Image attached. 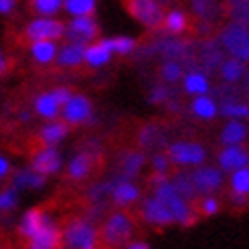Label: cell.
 I'll use <instances>...</instances> for the list:
<instances>
[{
    "label": "cell",
    "mask_w": 249,
    "mask_h": 249,
    "mask_svg": "<svg viewBox=\"0 0 249 249\" xmlns=\"http://www.w3.org/2000/svg\"><path fill=\"white\" fill-rule=\"evenodd\" d=\"M243 73H245V61L237 57H231L221 63V77L227 83H237L243 77Z\"/></svg>",
    "instance_id": "4316f807"
},
{
    "label": "cell",
    "mask_w": 249,
    "mask_h": 249,
    "mask_svg": "<svg viewBox=\"0 0 249 249\" xmlns=\"http://www.w3.org/2000/svg\"><path fill=\"white\" fill-rule=\"evenodd\" d=\"M168 158L172 164L178 166H198L205 162L207 150L198 142H174L168 146Z\"/></svg>",
    "instance_id": "8992f818"
},
{
    "label": "cell",
    "mask_w": 249,
    "mask_h": 249,
    "mask_svg": "<svg viewBox=\"0 0 249 249\" xmlns=\"http://www.w3.org/2000/svg\"><path fill=\"white\" fill-rule=\"evenodd\" d=\"M170 97V91H168V87H164V85H156L154 89L150 91V104H164L166 99Z\"/></svg>",
    "instance_id": "7bdbcfd3"
},
{
    "label": "cell",
    "mask_w": 249,
    "mask_h": 249,
    "mask_svg": "<svg viewBox=\"0 0 249 249\" xmlns=\"http://www.w3.org/2000/svg\"><path fill=\"white\" fill-rule=\"evenodd\" d=\"M162 27H164L166 33L180 35V33L186 31V27H189V18H186V15L182 10H170L168 15H164Z\"/></svg>",
    "instance_id": "f1b7e54d"
},
{
    "label": "cell",
    "mask_w": 249,
    "mask_h": 249,
    "mask_svg": "<svg viewBox=\"0 0 249 249\" xmlns=\"http://www.w3.org/2000/svg\"><path fill=\"white\" fill-rule=\"evenodd\" d=\"M219 201L215 196H205L203 201H201V205H198V211H201L203 215H207V217H211V215H217L219 213Z\"/></svg>",
    "instance_id": "b9f144b4"
},
{
    "label": "cell",
    "mask_w": 249,
    "mask_h": 249,
    "mask_svg": "<svg viewBox=\"0 0 249 249\" xmlns=\"http://www.w3.org/2000/svg\"><path fill=\"white\" fill-rule=\"evenodd\" d=\"M191 180L198 195H213L223 184V170L215 166H198L191 172Z\"/></svg>",
    "instance_id": "52a82bcc"
},
{
    "label": "cell",
    "mask_w": 249,
    "mask_h": 249,
    "mask_svg": "<svg viewBox=\"0 0 249 249\" xmlns=\"http://www.w3.org/2000/svg\"><path fill=\"white\" fill-rule=\"evenodd\" d=\"M144 162H146L144 152H140V150H130V152H126V154L122 156V160H120V170H122V174H124V178L136 177V174L142 170Z\"/></svg>",
    "instance_id": "44dd1931"
},
{
    "label": "cell",
    "mask_w": 249,
    "mask_h": 249,
    "mask_svg": "<svg viewBox=\"0 0 249 249\" xmlns=\"http://www.w3.org/2000/svg\"><path fill=\"white\" fill-rule=\"evenodd\" d=\"M156 49L164 57L168 59H178V57H184V51H186V45L178 39H164L156 45Z\"/></svg>",
    "instance_id": "836d02e7"
},
{
    "label": "cell",
    "mask_w": 249,
    "mask_h": 249,
    "mask_svg": "<svg viewBox=\"0 0 249 249\" xmlns=\"http://www.w3.org/2000/svg\"><path fill=\"white\" fill-rule=\"evenodd\" d=\"M61 4H63V0H31V6L36 15L41 17H53L59 12Z\"/></svg>",
    "instance_id": "8d00e7d4"
},
{
    "label": "cell",
    "mask_w": 249,
    "mask_h": 249,
    "mask_svg": "<svg viewBox=\"0 0 249 249\" xmlns=\"http://www.w3.org/2000/svg\"><path fill=\"white\" fill-rule=\"evenodd\" d=\"M33 168L36 172H41V174H53L61 168V156L59 152L55 150V148L51 146H43V150L39 152H35L33 156Z\"/></svg>",
    "instance_id": "9a60e30c"
},
{
    "label": "cell",
    "mask_w": 249,
    "mask_h": 249,
    "mask_svg": "<svg viewBox=\"0 0 249 249\" xmlns=\"http://www.w3.org/2000/svg\"><path fill=\"white\" fill-rule=\"evenodd\" d=\"M17 6V0H0V15H10Z\"/></svg>",
    "instance_id": "ee69618b"
},
{
    "label": "cell",
    "mask_w": 249,
    "mask_h": 249,
    "mask_svg": "<svg viewBox=\"0 0 249 249\" xmlns=\"http://www.w3.org/2000/svg\"><path fill=\"white\" fill-rule=\"evenodd\" d=\"M219 43L231 57H237L249 63V29L247 24L233 20L219 33Z\"/></svg>",
    "instance_id": "3957f363"
},
{
    "label": "cell",
    "mask_w": 249,
    "mask_h": 249,
    "mask_svg": "<svg viewBox=\"0 0 249 249\" xmlns=\"http://www.w3.org/2000/svg\"><path fill=\"white\" fill-rule=\"evenodd\" d=\"M182 77V67L177 59H168L166 63L162 65V79L166 83H174Z\"/></svg>",
    "instance_id": "f35d334b"
},
{
    "label": "cell",
    "mask_w": 249,
    "mask_h": 249,
    "mask_svg": "<svg viewBox=\"0 0 249 249\" xmlns=\"http://www.w3.org/2000/svg\"><path fill=\"white\" fill-rule=\"evenodd\" d=\"M17 189L12 186V189L4 191V193H0V211H10V209H15L17 207Z\"/></svg>",
    "instance_id": "60d3db41"
},
{
    "label": "cell",
    "mask_w": 249,
    "mask_h": 249,
    "mask_svg": "<svg viewBox=\"0 0 249 249\" xmlns=\"http://www.w3.org/2000/svg\"><path fill=\"white\" fill-rule=\"evenodd\" d=\"M69 132V124L67 122H57V124H49L41 130V142L43 146H55L67 136Z\"/></svg>",
    "instance_id": "cb8c5ba5"
},
{
    "label": "cell",
    "mask_w": 249,
    "mask_h": 249,
    "mask_svg": "<svg viewBox=\"0 0 249 249\" xmlns=\"http://www.w3.org/2000/svg\"><path fill=\"white\" fill-rule=\"evenodd\" d=\"M126 247H128V249H148L150 245H148L146 241H128Z\"/></svg>",
    "instance_id": "f6af8a7d"
},
{
    "label": "cell",
    "mask_w": 249,
    "mask_h": 249,
    "mask_svg": "<svg viewBox=\"0 0 249 249\" xmlns=\"http://www.w3.org/2000/svg\"><path fill=\"white\" fill-rule=\"evenodd\" d=\"M65 8L73 17H91L95 10V0H65Z\"/></svg>",
    "instance_id": "e575fe53"
},
{
    "label": "cell",
    "mask_w": 249,
    "mask_h": 249,
    "mask_svg": "<svg viewBox=\"0 0 249 249\" xmlns=\"http://www.w3.org/2000/svg\"><path fill=\"white\" fill-rule=\"evenodd\" d=\"M152 168H154V174H164V177H168V172H170L168 154H156L152 158Z\"/></svg>",
    "instance_id": "ab89813d"
},
{
    "label": "cell",
    "mask_w": 249,
    "mask_h": 249,
    "mask_svg": "<svg viewBox=\"0 0 249 249\" xmlns=\"http://www.w3.org/2000/svg\"><path fill=\"white\" fill-rule=\"evenodd\" d=\"M219 160V168L225 170V172H233L237 168L249 166V152L241 144H229L225 146L217 156Z\"/></svg>",
    "instance_id": "8fae6325"
},
{
    "label": "cell",
    "mask_w": 249,
    "mask_h": 249,
    "mask_svg": "<svg viewBox=\"0 0 249 249\" xmlns=\"http://www.w3.org/2000/svg\"><path fill=\"white\" fill-rule=\"evenodd\" d=\"M104 47H107L109 51L114 53H120V55H130L134 49H136V43L128 36H118V39H102L99 41Z\"/></svg>",
    "instance_id": "d590c367"
},
{
    "label": "cell",
    "mask_w": 249,
    "mask_h": 249,
    "mask_svg": "<svg viewBox=\"0 0 249 249\" xmlns=\"http://www.w3.org/2000/svg\"><path fill=\"white\" fill-rule=\"evenodd\" d=\"M138 196H140L138 186H134L130 182V178H120L114 186H111V201H114V205H118V207H128V205L138 201Z\"/></svg>",
    "instance_id": "2e32d148"
},
{
    "label": "cell",
    "mask_w": 249,
    "mask_h": 249,
    "mask_svg": "<svg viewBox=\"0 0 249 249\" xmlns=\"http://www.w3.org/2000/svg\"><path fill=\"white\" fill-rule=\"evenodd\" d=\"M170 182L174 184V189H177L186 201H195V198L198 196V193L195 191V186H193V180H191V174H184V172H180V174H174V177L170 178Z\"/></svg>",
    "instance_id": "1f68e13d"
},
{
    "label": "cell",
    "mask_w": 249,
    "mask_h": 249,
    "mask_svg": "<svg viewBox=\"0 0 249 249\" xmlns=\"http://www.w3.org/2000/svg\"><path fill=\"white\" fill-rule=\"evenodd\" d=\"M2 69H4V57H2V53H0V73H2Z\"/></svg>",
    "instance_id": "7dc6e473"
},
{
    "label": "cell",
    "mask_w": 249,
    "mask_h": 249,
    "mask_svg": "<svg viewBox=\"0 0 249 249\" xmlns=\"http://www.w3.org/2000/svg\"><path fill=\"white\" fill-rule=\"evenodd\" d=\"M231 193L249 196V166L231 172Z\"/></svg>",
    "instance_id": "d6a6232c"
},
{
    "label": "cell",
    "mask_w": 249,
    "mask_h": 249,
    "mask_svg": "<svg viewBox=\"0 0 249 249\" xmlns=\"http://www.w3.org/2000/svg\"><path fill=\"white\" fill-rule=\"evenodd\" d=\"M31 53H33V57H35L36 63L47 65V63H51V61L55 59V55H57V47L53 45V41H49V39L33 41Z\"/></svg>",
    "instance_id": "484cf974"
},
{
    "label": "cell",
    "mask_w": 249,
    "mask_h": 249,
    "mask_svg": "<svg viewBox=\"0 0 249 249\" xmlns=\"http://www.w3.org/2000/svg\"><path fill=\"white\" fill-rule=\"evenodd\" d=\"M85 43H69L63 47V51L59 53V65L61 67H77L85 61Z\"/></svg>",
    "instance_id": "d6986e66"
},
{
    "label": "cell",
    "mask_w": 249,
    "mask_h": 249,
    "mask_svg": "<svg viewBox=\"0 0 249 249\" xmlns=\"http://www.w3.org/2000/svg\"><path fill=\"white\" fill-rule=\"evenodd\" d=\"M63 35H65V24L55 18H36L29 24L27 31H24V36L31 41H41V39L53 41Z\"/></svg>",
    "instance_id": "ba28073f"
},
{
    "label": "cell",
    "mask_w": 249,
    "mask_h": 249,
    "mask_svg": "<svg viewBox=\"0 0 249 249\" xmlns=\"http://www.w3.org/2000/svg\"><path fill=\"white\" fill-rule=\"evenodd\" d=\"M65 35L73 43H87V41H93L99 35V29H97V22L91 17H77L65 29Z\"/></svg>",
    "instance_id": "7c38bea8"
},
{
    "label": "cell",
    "mask_w": 249,
    "mask_h": 249,
    "mask_svg": "<svg viewBox=\"0 0 249 249\" xmlns=\"http://www.w3.org/2000/svg\"><path fill=\"white\" fill-rule=\"evenodd\" d=\"M27 243L33 249H55L61 245V231L57 229L55 223L49 219L39 231L31 235Z\"/></svg>",
    "instance_id": "4fadbf2b"
},
{
    "label": "cell",
    "mask_w": 249,
    "mask_h": 249,
    "mask_svg": "<svg viewBox=\"0 0 249 249\" xmlns=\"http://www.w3.org/2000/svg\"><path fill=\"white\" fill-rule=\"evenodd\" d=\"M184 91L191 93V95H203L209 91V79L207 75L198 71H193L189 75L184 77Z\"/></svg>",
    "instance_id": "f546056e"
},
{
    "label": "cell",
    "mask_w": 249,
    "mask_h": 249,
    "mask_svg": "<svg viewBox=\"0 0 249 249\" xmlns=\"http://www.w3.org/2000/svg\"><path fill=\"white\" fill-rule=\"evenodd\" d=\"M134 233V221L126 213H114L99 231V243L116 247L126 245Z\"/></svg>",
    "instance_id": "277c9868"
},
{
    "label": "cell",
    "mask_w": 249,
    "mask_h": 249,
    "mask_svg": "<svg viewBox=\"0 0 249 249\" xmlns=\"http://www.w3.org/2000/svg\"><path fill=\"white\" fill-rule=\"evenodd\" d=\"M51 219L47 213H43V209H31L24 213V217L20 219V225H18V233L22 235L24 239H29L33 233L39 231L45 223Z\"/></svg>",
    "instance_id": "e0dca14e"
},
{
    "label": "cell",
    "mask_w": 249,
    "mask_h": 249,
    "mask_svg": "<svg viewBox=\"0 0 249 249\" xmlns=\"http://www.w3.org/2000/svg\"><path fill=\"white\" fill-rule=\"evenodd\" d=\"M247 85H249V69H247Z\"/></svg>",
    "instance_id": "c3c4849f"
},
{
    "label": "cell",
    "mask_w": 249,
    "mask_h": 249,
    "mask_svg": "<svg viewBox=\"0 0 249 249\" xmlns=\"http://www.w3.org/2000/svg\"><path fill=\"white\" fill-rule=\"evenodd\" d=\"M191 10L195 12V17L198 20H205V22L215 20L219 15V6L213 0H191Z\"/></svg>",
    "instance_id": "83f0119b"
},
{
    "label": "cell",
    "mask_w": 249,
    "mask_h": 249,
    "mask_svg": "<svg viewBox=\"0 0 249 249\" xmlns=\"http://www.w3.org/2000/svg\"><path fill=\"white\" fill-rule=\"evenodd\" d=\"M138 140L142 148H156L166 142V132L160 124H146L138 134Z\"/></svg>",
    "instance_id": "ac0fdd59"
},
{
    "label": "cell",
    "mask_w": 249,
    "mask_h": 249,
    "mask_svg": "<svg viewBox=\"0 0 249 249\" xmlns=\"http://www.w3.org/2000/svg\"><path fill=\"white\" fill-rule=\"evenodd\" d=\"M124 2H126V10L146 29L156 31L162 27L164 12L160 2H156V0H124Z\"/></svg>",
    "instance_id": "5b68a950"
},
{
    "label": "cell",
    "mask_w": 249,
    "mask_h": 249,
    "mask_svg": "<svg viewBox=\"0 0 249 249\" xmlns=\"http://www.w3.org/2000/svg\"><path fill=\"white\" fill-rule=\"evenodd\" d=\"M221 114L227 118H237V120H249V106L239 102H225L221 106Z\"/></svg>",
    "instance_id": "74e56055"
},
{
    "label": "cell",
    "mask_w": 249,
    "mask_h": 249,
    "mask_svg": "<svg viewBox=\"0 0 249 249\" xmlns=\"http://www.w3.org/2000/svg\"><path fill=\"white\" fill-rule=\"evenodd\" d=\"M61 245L71 249H93L99 245V231L89 221L71 219L61 231Z\"/></svg>",
    "instance_id": "7a4b0ae2"
},
{
    "label": "cell",
    "mask_w": 249,
    "mask_h": 249,
    "mask_svg": "<svg viewBox=\"0 0 249 249\" xmlns=\"http://www.w3.org/2000/svg\"><path fill=\"white\" fill-rule=\"evenodd\" d=\"M97 164V150H87V152H79L75 158L69 162L67 168V177L71 180H83L93 172Z\"/></svg>",
    "instance_id": "5bb4252c"
},
{
    "label": "cell",
    "mask_w": 249,
    "mask_h": 249,
    "mask_svg": "<svg viewBox=\"0 0 249 249\" xmlns=\"http://www.w3.org/2000/svg\"><path fill=\"white\" fill-rule=\"evenodd\" d=\"M154 195L166 205V209L174 217V223H180V225L189 227L196 221V211L193 209V203L186 201V198L174 189V184L170 182V178L154 184Z\"/></svg>",
    "instance_id": "6da1fadb"
},
{
    "label": "cell",
    "mask_w": 249,
    "mask_h": 249,
    "mask_svg": "<svg viewBox=\"0 0 249 249\" xmlns=\"http://www.w3.org/2000/svg\"><path fill=\"white\" fill-rule=\"evenodd\" d=\"M15 189H41L45 184V174L36 172L35 168L31 170H20L15 174Z\"/></svg>",
    "instance_id": "d4e9b609"
},
{
    "label": "cell",
    "mask_w": 249,
    "mask_h": 249,
    "mask_svg": "<svg viewBox=\"0 0 249 249\" xmlns=\"http://www.w3.org/2000/svg\"><path fill=\"white\" fill-rule=\"evenodd\" d=\"M247 138V126L237 120V118H231V122L225 124V128L221 132V142L229 146V144H241Z\"/></svg>",
    "instance_id": "ffe728a7"
},
{
    "label": "cell",
    "mask_w": 249,
    "mask_h": 249,
    "mask_svg": "<svg viewBox=\"0 0 249 249\" xmlns=\"http://www.w3.org/2000/svg\"><path fill=\"white\" fill-rule=\"evenodd\" d=\"M191 109H193V114H195L196 118H201V120H213V118L217 116V111H219L215 99L209 97L207 93L196 95V99L193 102Z\"/></svg>",
    "instance_id": "603a6c76"
},
{
    "label": "cell",
    "mask_w": 249,
    "mask_h": 249,
    "mask_svg": "<svg viewBox=\"0 0 249 249\" xmlns=\"http://www.w3.org/2000/svg\"><path fill=\"white\" fill-rule=\"evenodd\" d=\"M63 118L69 126H79L91 118V102L85 95H71L63 104Z\"/></svg>",
    "instance_id": "30bf717a"
},
{
    "label": "cell",
    "mask_w": 249,
    "mask_h": 249,
    "mask_svg": "<svg viewBox=\"0 0 249 249\" xmlns=\"http://www.w3.org/2000/svg\"><path fill=\"white\" fill-rule=\"evenodd\" d=\"M111 57V51L107 47H104L102 43H97V45H91V47H87L85 49V61L89 63L91 67H102L106 65L107 61Z\"/></svg>",
    "instance_id": "4dcf8cb0"
},
{
    "label": "cell",
    "mask_w": 249,
    "mask_h": 249,
    "mask_svg": "<svg viewBox=\"0 0 249 249\" xmlns=\"http://www.w3.org/2000/svg\"><path fill=\"white\" fill-rule=\"evenodd\" d=\"M140 215H142V219L146 223L156 225V227H164V225H172V223H174L172 213L166 209V205L160 201L156 195H152L150 198H146V201L142 203Z\"/></svg>",
    "instance_id": "9c48e42d"
},
{
    "label": "cell",
    "mask_w": 249,
    "mask_h": 249,
    "mask_svg": "<svg viewBox=\"0 0 249 249\" xmlns=\"http://www.w3.org/2000/svg\"><path fill=\"white\" fill-rule=\"evenodd\" d=\"M35 109H36V114H39V116H43L47 120H53V118L59 116L61 104L57 102V97L53 95V91H49V93H41L39 97H36Z\"/></svg>",
    "instance_id": "7402d4cb"
},
{
    "label": "cell",
    "mask_w": 249,
    "mask_h": 249,
    "mask_svg": "<svg viewBox=\"0 0 249 249\" xmlns=\"http://www.w3.org/2000/svg\"><path fill=\"white\" fill-rule=\"evenodd\" d=\"M8 170H10V164H8V160L0 158V178H2V177H6V174H8Z\"/></svg>",
    "instance_id": "bcb514c9"
}]
</instances>
